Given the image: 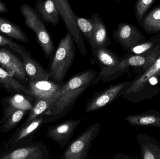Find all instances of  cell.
Segmentation results:
<instances>
[{
	"label": "cell",
	"mask_w": 160,
	"mask_h": 159,
	"mask_svg": "<svg viewBox=\"0 0 160 159\" xmlns=\"http://www.w3.org/2000/svg\"><path fill=\"white\" fill-rule=\"evenodd\" d=\"M98 73L93 69L72 77L62 85L59 98L43 115L46 123H52L67 115L79 97L90 86L98 83Z\"/></svg>",
	"instance_id": "1"
},
{
	"label": "cell",
	"mask_w": 160,
	"mask_h": 159,
	"mask_svg": "<svg viewBox=\"0 0 160 159\" xmlns=\"http://www.w3.org/2000/svg\"><path fill=\"white\" fill-rule=\"evenodd\" d=\"M75 41L69 33L61 39L49 66L50 78L61 84L73 63L75 56Z\"/></svg>",
	"instance_id": "2"
},
{
	"label": "cell",
	"mask_w": 160,
	"mask_h": 159,
	"mask_svg": "<svg viewBox=\"0 0 160 159\" xmlns=\"http://www.w3.org/2000/svg\"><path fill=\"white\" fill-rule=\"evenodd\" d=\"M20 11L24 18L25 25L35 34L38 43L45 56L48 58H52L55 50L54 44L50 34L35 9L26 3L21 5Z\"/></svg>",
	"instance_id": "3"
},
{
	"label": "cell",
	"mask_w": 160,
	"mask_h": 159,
	"mask_svg": "<svg viewBox=\"0 0 160 159\" xmlns=\"http://www.w3.org/2000/svg\"><path fill=\"white\" fill-rule=\"evenodd\" d=\"M100 123H94L73 140L61 157L62 159H87L92 142L100 130Z\"/></svg>",
	"instance_id": "4"
},
{
	"label": "cell",
	"mask_w": 160,
	"mask_h": 159,
	"mask_svg": "<svg viewBox=\"0 0 160 159\" xmlns=\"http://www.w3.org/2000/svg\"><path fill=\"white\" fill-rule=\"evenodd\" d=\"M160 75V56L147 70L131 82L121 96L132 102L139 101L142 93H145L149 79Z\"/></svg>",
	"instance_id": "5"
},
{
	"label": "cell",
	"mask_w": 160,
	"mask_h": 159,
	"mask_svg": "<svg viewBox=\"0 0 160 159\" xmlns=\"http://www.w3.org/2000/svg\"><path fill=\"white\" fill-rule=\"evenodd\" d=\"M59 11L62 19L65 24L68 32L71 34L83 56L87 53L83 37L77 26L76 14L71 8L68 0H52Z\"/></svg>",
	"instance_id": "6"
},
{
	"label": "cell",
	"mask_w": 160,
	"mask_h": 159,
	"mask_svg": "<svg viewBox=\"0 0 160 159\" xmlns=\"http://www.w3.org/2000/svg\"><path fill=\"white\" fill-rule=\"evenodd\" d=\"M130 81L122 82L112 85L95 94L87 103L86 113H90L103 108L121 96L131 83Z\"/></svg>",
	"instance_id": "7"
},
{
	"label": "cell",
	"mask_w": 160,
	"mask_h": 159,
	"mask_svg": "<svg viewBox=\"0 0 160 159\" xmlns=\"http://www.w3.org/2000/svg\"><path fill=\"white\" fill-rule=\"evenodd\" d=\"M82 119H68L48 129L47 136L59 144L62 149L70 142L74 135V131L82 122Z\"/></svg>",
	"instance_id": "8"
},
{
	"label": "cell",
	"mask_w": 160,
	"mask_h": 159,
	"mask_svg": "<svg viewBox=\"0 0 160 159\" xmlns=\"http://www.w3.org/2000/svg\"><path fill=\"white\" fill-rule=\"evenodd\" d=\"M0 65L20 80H28L22 62L10 50L4 48H0Z\"/></svg>",
	"instance_id": "9"
},
{
	"label": "cell",
	"mask_w": 160,
	"mask_h": 159,
	"mask_svg": "<svg viewBox=\"0 0 160 159\" xmlns=\"http://www.w3.org/2000/svg\"><path fill=\"white\" fill-rule=\"evenodd\" d=\"M18 54L22 58V62L29 81L48 80L50 78L49 72L46 71L32 57L31 53L26 50L25 47Z\"/></svg>",
	"instance_id": "10"
},
{
	"label": "cell",
	"mask_w": 160,
	"mask_h": 159,
	"mask_svg": "<svg viewBox=\"0 0 160 159\" xmlns=\"http://www.w3.org/2000/svg\"><path fill=\"white\" fill-rule=\"evenodd\" d=\"M113 39L126 49H130L139 43L140 34L134 26L127 23H119L114 30Z\"/></svg>",
	"instance_id": "11"
},
{
	"label": "cell",
	"mask_w": 160,
	"mask_h": 159,
	"mask_svg": "<svg viewBox=\"0 0 160 159\" xmlns=\"http://www.w3.org/2000/svg\"><path fill=\"white\" fill-rule=\"evenodd\" d=\"M62 85L49 79L29 81V89L31 96L36 100L47 99L56 94L61 89Z\"/></svg>",
	"instance_id": "12"
},
{
	"label": "cell",
	"mask_w": 160,
	"mask_h": 159,
	"mask_svg": "<svg viewBox=\"0 0 160 159\" xmlns=\"http://www.w3.org/2000/svg\"><path fill=\"white\" fill-rule=\"evenodd\" d=\"M47 147L43 144L22 147L16 149L4 157L2 159H43L48 158Z\"/></svg>",
	"instance_id": "13"
},
{
	"label": "cell",
	"mask_w": 160,
	"mask_h": 159,
	"mask_svg": "<svg viewBox=\"0 0 160 159\" xmlns=\"http://www.w3.org/2000/svg\"><path fill=\"white\" fill-rule=\"evenodd\" d=\"M90 19L94 23V29L91 43L92 51L101 47H107L110 44L107 28L104 21L98 13H94Z\"/></svg>",
	"instance_id": "14"
},
{
	"label": "cell",
	"mask_w": 160,
	"mask_h": 159,
	"mask_svg": "<svg viewBox=\"0 0 160 159\" xmlns=\"http://www.w3.org/2000/svg\"><path fill=\"white\" fill-rule=\"evenodd\" d=\"M35 10L44 21L56 26L60 20V14L52 0H38Z\"/></svg>",
	"instance_id": "15"
},
{
	"label": "cell",
	"mask_w": 160,
	"mask_h": 159,
	"mask_svg": "<svg viewBox=\"0 0 160 159\" xmlns=\"http://www.w3.org/2000/svg\"><path fill=\"white\" fill-rule=\"evenodd\" d=\"M125 119L132 126L160 128V114L157 111L129 115Z\"/></svg>",
	"instance_id": "16"
},
{
	"label": "cell",
	"mask_w": 160,
	"mask_h": 159,
	"mask_svg": "<svg viewBox=\"0 0 160 159\" xmlns=\"http://www.w3.org/2000/svg\"><path fill=\"white\" fill-rule=\"evenodd\" d=\"M92 59L98 63L101 70L116 66L120 61L117 55L109 50L107 47H101L92 51Z\"/></svg>",
	"instance_id": "17"
},
{
	"label": "cell",
	"mask_w": 160,
	"mask_h": 159,
	"mask_svg": "<svg viewBox=\"0 0 160 159\" xmlns=\"http://www.w3.org/2000/svg\"><path fill=\"white\" fill-rule=\"evenodd\" d=\"M0 33L24 44L29 42L27 35L19 26L4 18L0 17Z\"/></svg>",
	"instance_id": "18"
},
{
	"label": "cell",
	"mask_w": 160,
	"mask_h": 159,
	"mask_svg": "<svg viewBox=\"0 0 160 159\" xmlns=\"http://www.w3.org/2000/svg\"><path fill=\"white\" fill-rule=\"evenodd\" d=\"M7 106L6 108L5 117L7 119L17 110L31 111L33 107L32 103L23 95L16 94L9 97L6 101Z\"/></svg>",
	"instance_id": "19"
},
{
	"label": "cell",
	"mask_w": 160,
	"mask_h": 159,
	"mask_svg": "<svg viewBox=\"0 0 160 159\" xmlns=\"http://www.w3.org/2000/svg\"><path fill=\"white\" fill-rule=\"evenodd\" d=\"M14 76L9 73L2 67H0V85L8 90L14 91L17 92H22L29 96L31 93L29 88H26L22 84L17 81Z\"/></svg>",
	"instance_id": "20"
},
{
	"label": "cell",
	"mask_w": 160,
	"mask_h": 159,
	"mask_svg": "<svg viewBox=\"0 0 160 159\" xmlns=\"http://www.w3.org/2000/svg\"><path fill=\"white\" fill-rule=\"evenodd\" d=\"M61 89L56 94L47 99H37L35 104L33 106L31 110L30 115L26 120L25 125L31 122L39 116L43 115L45 112H47L50 106L56 101L59 98Z\"/></svg>",
	"instance_id": "21"
},
{
	"label": "cell",
	"mask_w": 160,
	"mask_h": 159,
	"mask_svg": "<svg viewBox=\"0 0 160 159\" xmlns=\"http://www.w3.org/2000/svg\"><path fill=\"white\" fill-rule=\"evenodd\" d=\"M143 28L148 32L160 31V6L155 8L143 21Z\"/></svg>",
	"instance_id": "22"
},
{
	"label": "cell",
	"mask_w": 160,
	"mask_h": 159,
	"mask_svg": "<svg viewBox=\"0 0 160 159\" xmlns=\"http://www.w3.org/2000/svg\"><path fill=\"white\" fill-rule=\"evenodd\" d=\"M77 26L85 39L89 43H91L94 32V23L91 19L80 17L76 15Z\"/></svg>",
	"instance_id": "23"
},
{
	"label": "cell",
	"mask_w": 160,
	"mask_h": 159,
	"mask_svg": "<svg viewBox=\"0 0 160 159\" xmlns=\"http://www.w3.org/2000/svg\"><path fill=\"white\" fill-rule=\"evenodd\" d=\"M43 122H45L44 117L43 115H41L25 125V127L19 132L14 141L15 142L22 140L34 133Z\"/></svg>",
	"instance_id": "24"
},
{
	"label": "cell",
	"mask_w": 160,
	"mask_h": 159,
	"mask_svg": "<svg viewBox=\"0 0 160 159\" xmlns=\"http://www.w3.org/2000/svg\"><path fill=\"white\" fill-rule=\"evenodd\" d=\"M142 158L144 159H160V146L153 143H142Z\"/></svg>",
	"instance_id": "25"
},
{
	"label": "cell",
	"mask_w": 160,
	"mask_h": 159,
	"mask_svg": "<svg viewBox=\"0 0 160 159\" xmlns=\"http://www.w3.org/2000/svg\"><path fill=\"white\" fill-rule=\"evenodd\" d=\"M26 111L23 110H17L14 111L7 119L2 129L3 132H8L14 128L21 121Z\"/></svg>",
	"instance_id": "26"
},
{
	"label": "cell",
	"mask_w": 160,
	"mask_h": 159,
	"mask_svg": "<svg viewBox=\"0 0 160 159\" xmlns=\"http://www.w3.org/2000/svg\"><path fill=\"white\" fill-rule=\"evenodd\" d=\"M155 1L156 0H137L135 5V13L138 21H140L143 18Z\"/></svg>",
	"instance_id": "27"
},
{
	"label": "cell",
	"mask_w": 160,
	"mask_h": 159,
	"mask_svg": "<svg viewBox=\"0 0 160 159\" xmlns=\"http://www.w3.org/2000/svg\"><path fill=\"white\" fill-rule=\"evenodd\" d=\"M0 46L9 48L18 54L20 52L24 47L1 34H0Z\"/></svg>",
	"instance_id": "28"
},
{
	"label": "cell",
	"mask_w": 160,
	"mask_h": 159,
	"mask_svg": "<svg viewBox=\"0 0 160 159\" xmlns=\"http://www.w3.org/2000/svg\"><path fill=\"white\" fill-rule=\"evenodd\" d=\"M153 44L151 43H145L142 44L136 45L135 46L131 48L129 50L134 54H140L147 51L148 49L151 48Z\"/></svg>",
	"instance_id": "29"
},
{
	"label": "cell",
	"mask_w": 160,
	"mask_h": 159,
	"mask_svg": "<svg viewBox=\"0 0 160 159\" xmlns=\"http://www.w3.org/2000/svg\"><path fill=\"white\" fill-rule=\"evenodd\" d=\"M8 9L5 3L2 0H0V14L8 12Z\"/></svg>",
	"instance_id": "30"
},
{
	"label": "cell",
	"mask_w": 160,
	"mask_h": 159,
	"mask_svg": "<svg viewBox=\"0 0 160 159\" xmlns=\"http://www.w3.org/2000/svg\"><path fill=\"white\" fill-rule=\"evenodd\" d=\"M114 1H118V0H114Z\"/></svg>",
	"instance_id": "31"
}]
</instances>
